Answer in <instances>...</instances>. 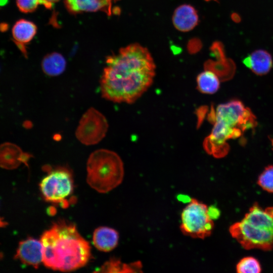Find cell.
I'll list each match as a JSON object with an SVG mask.
<instances>
[{
	"instance_id": "cell-1",
	"label": "cell",
	"mask_w": 273,
	"mask_h": 273,
	"mask_svg": "<svg viewBox=\"0 0 273 273\" xmlns=\"http://www.w3.org/2000/svg\"><path fill=\"white\" fill-rule=\"evenodd\" d=\"M101 78L103 98L118 103L131 104L151 86L156 66L148 49L132 43L108 56Z\"/></svg>"
},
{
	"instance_id": "cell-2",
	"label": "cell",
	"mask_w": 273,
	"mask_h": 273,
	"mask_svg": "<svg viewBox=\"0 0 273 273\" xmlns=\"http://www.w3.org/2000/svg\"><path fill=\"white\" fill-rule=\"evenodd\" d=\"M43 263L48 268L69 271L84 266L91 256L89 243L72 223L60 220L41 235Z\"/></svg>"
},
{
	"instance_id": "cell-3",
	"label": "cell",
	"mask_w": 273,
	"mask_h": 273,
	"mask_svg": "<svg viewBox=\"0 0 273 273\" xmlns=\"http://www.w3.org/2000/svg\"><path fill=\"white\" fill-rule=\"evenodd\" d=\"M208 120L214 126L203 142L206 152L216 158L225 156L229 150L226 141L235 139L256 124L255 116L239 100H233L212 108Z\"/></svg>"
},
{
	"instance_id": "cell-4",
	"label": "cell",
	"mask_w": 273,
	"mask_h": 273,
	"mask_svg": "<svg viewBox=\"0 0 273 273\" xmlns=\"http://www.w3.org/2000/svg\"><path fill=\"white\" fill-rule=\"evenodd\" d=\"M232 237L245 249H273V206L262 208L255 203L240 221L231 225Z\"/></svg>"
},
{
	"instance_id": "cell-5",
	"label": "cell",
	"mask_w": 273,
	"mask_h": 273,
	"mask_svg": "<svg viewBox=\"0 0 273 273\" xmlns=\"http://www.w3.org/2000/svg\"><path fill=\"white\" fill-rule=\"evenodd\" d=\"M86 181L101 193L110 192L119 186L124 176L123 161L115 152L99 149L93 152L87 162Z\"/></svg>"
},
{
	"instance_id": "cell-6",
	"label": "cell",
	"mask_w": 273,
	"mask_h": 273,
	"mask_svg": "<svg viewBox=\"0 0 273 273\" xmlns=\"http://www.w3.org/2000/svg\"><path fill=\"white\" fill-rule=\"evenodd\" d=\"M214 226L209 207L195 198H191L180 214L179 229L181 233L193 239L209 237Z\"/></svg>"
},
{
	"instance_id": "cell-7",
	"label": "cell",
	"mask_w": 273,
	"mask_h": 273,
	"mask_svg": "<svg viewBox=\"0 0 273 273\" xmlns=\"http://www.w3.org/2000/svg\"><path fill=\"white\" fill-rule=\"evenodd\" d=\"M108 126L104 115L96 109L90 108L81 117L75 135L85 145H95L105 136Z\"/></svg>"
},
{
	"instance_id": "cell-8",
	"label": "cell",
	"mask_w": 273,
	"mask_h": 273,
	"mask_svg": "<svg viewBox=\"0 0 273 273\" xmlns=\"http://www.w3.org/2000/svg\"><path fill=\"white\" fill-rule=\"evenodd\" d=\"M73 180L70 173L65 169H58L49 173L40 183V189L46 200L61 203L73 191Z\"/></svg>"
},
{
	"instance_id": "cell-9",
	"label": "cell",
	"mask_w": 273,
	"mask_h": 273,
	"mask_svg": "<svg viewBox=\"0 0 273 273\" xmlns=\"http://www.w3.org/2000/svg\"><path fill=\"white\" fill-rule=\"evenodd\" d=\"M15 258L25 265L37 268L43 262L41 241L30 238L20 242Z\"/></svg>"
},
{
	"instance_id": "cell-10",
	"label": "cell",
	"mask_w": 273,
	"mask_h": 273,
	"mask_svg": "<svg viewBox=\"0 0 273 273\" xmlns=\"http://www.w3.org/2000/svg\"><path fill=\"white\" fill-rule=\"evenodd\" d=\"M119 0H64L67 10L72 14L101 11L108 16L113 13L112 5Z\"/></svg>"
},
{
	"instance_id": "cell-11",
	"label": "cell",
	"mask_w": 273,
	"mask_h": 273,
	"mask_svg": "<svg viewBox=\"0 0 273 273\" xmlns=\"http://www.w3.org/2000/svg\"><path fill=\"white\" fill-rule=\"evenodd\" d=\"M31 155L24 153L16 145L11 143H5L0 147V165L3 168L14 169L21 163L27 166L28 161Z\"/></svg>"
},
{
	"instance_id": "cell-12",
	"label": "cell",
	"mask_w": 273,
	"mask_h": 273,
	"mask_svg": "<svg viewBox=\"0 0 273 273\" xmlns=\"http://www.w3.org/2000/svg\"><path fill=\"white\" fill-rule=\"evenodd\" d=\"M243 63L256 75H264L271 70L273 60L267 51L257 50L245 58Z\"/></svg>"
},
{
	"instance_id": "cell-13",
	"label": "cell",
	"mask_w": 273,
	"mask_h": 273,
	"mask_svg": "<svg viewBox=\"0 0 273 273\" xmlns=\"http://www.w3.org/2000/svg\"><path fill=\"white\" fill-rule=\"evenodd\" d=\"M36 32V25L25 19L19 20L13 27L12 32L13 40L25 56L27 55L25 46L31 41Z\"/></svg>"
},
{
	"instance_id": "cell-14",
	"label": "cell",
	"mask_w": 273,
	"mask_h": 273,
	"mask_svg": "<svg viewBox=\"0 0 273 273\" xmlns=\"http://www.w3.org/2000/svg\"><path fill=\"white\" fill-rule=\"evenodd\" d=\"M198 20L196 10L189 5H183L177 7L172 17L174 26L183 32L192 30L198 24Z\"/></svg>"
},
{
	"instance_id": "cell-15",
	"label": "cell",
	"mask_w": 273,
	"mask_h": 273,
	"mask_svg": "<svg viewBox=\"0 0 273 273\" xmlns=\"http://www.w3.org/2000/svg\"><path fill=\"white\" fill-rule=\"evenodd\" d=\"M119 239L118 232L108 226H100L94 232L93 242L99 250L108 252L114 249L118 245Z\"/></svg>"
},
{
	"instance_id": "cell-16",
	"label": "cell",
	"mask_w": 273,
	"mask_h": 273,
	"mask_svg": "<svg viewBox=\"0 0 273 273\" xmlns=\"http://www.w3.org/2000/svg\"><path fill=\"white\" fill-rule=\"evenodd\" d=\"M143 264L141 261L124 263L119 259L113 257L106 261L97 272L138 273L142 272Z\"/></svg>"
},
{
	"instance_id": "cell-17",
	"label": "cell",
	"mask_w": 273,
	"mask_h": 273,
	"mask_svg": "<svg viewBox=\"0 0 273 273\" xmlns=\"http://www.w3.org/2000/svg\"><path fill=\"white\" fill-rule=\"evenodd\" d=\"M66 61L60 53L53 52L47 55L41 61V68L48 76H56L61 74L65 70Z\"/></svg>"
},
{
	"instance_id": "cell-18",
	"label": "cell",
	"mask_w": 273,
	"mask_h": 273,
	"mask_svg": "<svg viewBox=\"0 0 273 273\" xmlns=\"http://www.w3.org/2000/svg\"><path fill=\"white\" fill-rule=\"evenodd\" d=\"M198 90L205 94H213L219 89L220 81L216 73L209 69H206L197 77Z\"/></svg>"
},
{
	"instance_id": "cell-19",
	"label": "cell",
	"mask_w": 273,
	"mask_h": 273,
	"mask_svg": "<svg viewBox=\"0 0 273 273\" xmlns=\"http://www.w3.org/2000/svg\"><path fill=\"white\" fill-rule=\"evenodd\" d=\"M236 268L238 273H259L261 271L259 261L252 256L242 258L237 264Z\"/></svg>"
},
{
	"instance_id": "cell-20",
	"label": "cell",
	"mask_w": 273,
	"mask_h": 273,
	"mask_svg": "<svg viewBox=\"0 0 273 273\" xmlns=\"http://www.w3.org/2000/svg\"><path fill=\"white\" fill-rule=\"evenodd\" d=\"M257 184L264 191L273 193V165L264 168L258 176Z\"/></svg>"
},
{
	"instance_id": "cell-21",
	"label": "cell",
	"mask_w": 273,
	"mask_h": 273,
	"mask_svg": "<svg viewBox=\"0 0 273 273\" xmlns=\"http://www.w3.org/2000/svg\"><path fill=\"white\" fill-rule=\"evenodd\" d=\"M16 1L19 10L24 13L35 11L39 5H43L48 9H51L53 6L44 0H16Z\"/></svg>"
},
{
	"instance_id": "cell-22",
	"label": "cell",
	"mask_w": 273,
	"mask_h": 273,
	"mask_svg": "<svg viewBox=\"0 0 273 273\" xmlns=\"http://www.w3.org/2000/svg\"><path fill=\"white\" fill-rule=\"evenodd\" d=\"M209 213L210 217L213 220L217 218L220 215L219 209L214 206L209 207Z\"/></svg>"
},
{
	"instance_id": "cell-23",
	"label": "cell",
	"mask_w": 273,
	"mask_h": 273,
	"mask_svg": "<svg viewBox=\"0 0 273 273\" xmlns=\"http://www.w3.org/2000/svg\"><path fill=\"white\" fill-rule=\"evenodd\" d=\"M44 1H45L47 3L51 4V5H52L53 6L54 3H55L56 2H58L60 0H44Z\"/></svg>"
}]
</instances>
